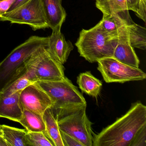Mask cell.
Listing matches in <instances>:
<instances>
[{
    "label": "cell",
    "mask_w": 146,
    "mask_h": 146,
    "mask_svg": "<svg viewBox=\"0 0 146 146\" xmlns=\"http://www.w3.org/2000/svg\"><path fill=\"white\" fill-rule=\"evenodd\" d=\"M0 21L27 25L34 31L49 28L41 0H29L0 16Z\"/></svg>",
    "instance_id": "obj_7"
},
{
    "label": "cell",
    "mask_w": 146,
    "mask_h": 146,
    "mask_svg": "<svg viewBox=\"0 0 146 146\" xmlns=\"http://www.w3.org/2000/svg\"><path fill=\"white\" fill-rule=\"evenodd\" d=\"M118 40L108 35L98 23L90 29L82 30L75 45L80 56L93 63L112 57Z\"/></svg>",
    "instance_id": "obj_2"
},
{
    "label": "cell",
    "mask_w": 146,
    "mask_h": 146,
    "mask_svg": "<svg viewBox=\"0 0 146 146\" xmlns=\"http://www.w3.org/2000/svg\"><path fill=\"white\" fill-rule=\"evenodd\" d=\"M0 1H2V0H0Z\"/></svg>",
    "instance_id": "obj_29"
},
{
    "label": "cell",
    "mask_w": 146,
    "mask_h": 146,
    "mask_svg": "<svg viewBox=\"0 0 146 146\" xmlns=\"http://www.w3.org/2000/svg\"><path fill=\"white\" fill-rule=\"evenodd\" d=\"M0 146H7L5 140L3 136L1 125H0Z\"/></svg>",
    "instance_id": "obj_28"
},
{
    "label": "cell",
    "mask_w": 146,
    "mask_h": 146,
    "mask_svg": "<svg viewBox=\"0 0 146 146\" xmlns=\"http://www.w3.org/2000/svg\"><path fill=\"white\" fill-rule=\"evenodd\" d=\"M129 11L126 10L103 16L99 23L102 29L113 37L118 39L128 37L129 25L134 23Z\"/></svg>",
    "instance_id": "obj_10"
},
{
    "label": "cell",
    "mask_w": 146,
    "mask_h": 146,
    "mask_svg": "<svg viewBox=\"0 0 146 146\" xmlns=\"http://www.w3.org/2000/svg\"><path fill=\"white\" fill-rule=\"evenodd\" d=\"M3 136L7 146H29L26 139L27 131L5 125H1Z\"/></svg>",
    "instance_id": "obj_19"
},
{
    "label": "cell",
    "mask_w": 146,
    "mask_h": 146,
    "mask_svg": "<svg viewBox=\"0 0 146 146\" xmlns=\"http://www.w3.org/2000/svg\"><path fill=\"white\" fill-rule=\"evenodd\" d=\"M128 39L131 46L142 50L146 48V30L135 23L128 28Z\"/></svg>",
    "instance_id": "obj_20"
},
{
    "label": "cell",
    "mask_w": 146,
    "mask_h": 146,
    "mask_svg": "<svg viewBox=\"0 0 146 146\" xmlns=\"http://www.w3.org/2000/svg\"><path fill=\"white\" fill-rule=\"evenodd\" d=\"M48 27L52 31H60L66 13L61 0H41Z\"/></svg>",
    "instance_id": "obj_12"
},
{
    "label": "cell",
    "mask_w": 146,
    "mask_h": 146,
    "mask_svg": "<svg viewBox=\"0 0 146 146\" xmlns=\"http://www.w3.org/2000/svg\"><path fill=\"white\" fill-rule=\"evenodd\" d=\"M77 83L82 92L97 98L102 86L101 81L95 77L90 72L80 73L77 77Z\"/></svg>",
    "instance_id": "obj_17"
},
{
    "label": "cell",
    "mask_w": 146,
    "mask_h": 146,
    "mask_svg": "<svg viewBox=\"0 0 146 146\" xmlns=\"http://www.w3.org/2000/svg\"><path fill=\"white\" fill-rule=\"evenodd\" d=\"M29 1V0H15V1L13 2V4L11 6L8 11H12V10L17 8L18 7L23 5L24 4L26 3Z\"/></svg>",
    "instance_id": "obj_27"
},
{
    "label": "cell",
    "mask_w": 146,
    "mask_h": 146,
    "mask_svg": "<svg viewBox=\"0 0 146 146\" xmlns=\"http://www.w3.org/2000/svg\"><path fill=\"white\" fill-rule=\"evenodd\" d=\"M97 62V69L107 83H124L146 78V73L139 68L123 64L112 57L101 59Z\"/></svg>",
    "instance_id": "obj_8"
},
{
    "label": "cell",
    "mask_w": 146,
    "mask_h": 146,
    "mask_svg": "<svg viewBox=\"0 0 146 146\" xmlns=\"http://www.w3.org/2000/svg\"><path fill=\"white\" fill-rule=\"evenodd\" d=\"M125 4L128 11H132L139 18L146 23V0H125Z\"/></svg>",
    "instance_id": "obj_23"
},
{
    "label": "cell",
    "mask_w": 146,
    "mask_h": 146,
    "mask_svg": "<svg viewBox=\"0 0 146 146\" xmlns=\"http://www.w3.org/2000/svg\"><path fill=\"white\" fill-rule=\"evenodd\" d=\"M61 138L64 146H84V145L74 137L60 131Z\"/></svg>",
    "instance_id": "obj_24"
},
{
    "label": "cell",
    "mask_w": 146,
    "mask_h": 146,
    "mask_svg": "<svg viewBox=\"0 0 146 146\" xmlns=\"http://www.w3.org/2000/svg\"><path fill=\"white\" fill-rule=\"evenodd\" d=\"M146 127L137 136L131 146H146Z\"/></svg>",
    "instance_id": "obj_25"
},
{
    "label": "cell",
    "mask_w": 146,
    "mask_h": 146,
    "mask_svg": "<svg viewBox=\"0 0 146 146\" xmlns=\"http://www.w3.org/2000/svg\"><path fill=\"white\" fill-rule=\"evenodd\" d=\"M112 58L123 64L139 68L140 60L131 45L128 37L118 40Z\"/></svg>",
    "instance_id": "obj_14"
},
{
    "label": "cell",
    "mask_w": 146,
    "mask_h": 146,
    "mask_svg": "<svg viewBox=\"0 0 146 146\" xmlns=\"http://www.w3.org/2000/svg\"><path fill=\"white\" fill-rule=\"evenodd\" d=\"M96 6L102 13L103 16L128 10L125 0H96Z\"/></svg>",
    "instance_id": "obj_21"
},
{
    "label": "cell",
    "mask_w": 146,
    "mask_h": 146,
    "mask_svg": "<svg viewBox=\"0 0 146 146\" xmlns=\"http://www.w3.org/2000/svg\"><path fill=\"white\" fill-rule=\"evenodd\" d=\"M26 137L29 146H54L45 132L27 131Z\"/></svg>",
    "instance_id": "obj_22"
},
{
    "label": "cell",
    "mask_w": 146,
    "mask_h": 146,
    "mask_svg": "<svg viewBox=\"0 0 146 146\" xmlns=\"http://www.w3.org/2000/svg\"><path fill=\"white\" fill-rule=\"evenodd\" d=\"M48 94L52 101L53 111L70 109L87 105L86 100L78 88L69 78L51 82H35Z\"/></svg>",
    "instance_id": "obj_4"
},
{
    "label": "cell",
    "mask_w": 146,
    "mask_h": 146,
    "mask_svg": "<svg viewBox=\"0 0 146 146\" xmlns=\"http://www.w3.org/2000/svg\"><path fill=\"white\" fill-rule=\"evenodd\" d=\"M48 37L33 36L18 46L0 63V91L37 49L47 46Z\"/></svg>",
    "instance_id": "obj_5"
},
{
    "label": "cell",
    "mask_w": 146,
    "mask_h": 146,
    "mask_svg": "<svg viewBox=\"0 0 146 146\" xmlns=\"http://www.w3.org/2000/svg\"><path fill=\"white\" fill-rule=\"evenodd\" d=\"M86 107L87 105H84L66 110L52 111L60 131L74 137L84 146H93L92 123L86 114Z\"/></svg>",
    "instance_id": "obj_3"
},
{
    "label": "cell",
    "mask_w": 146,
    "mask_h": 146,
    "mask_svg": "<svg viewBox=\"0 0 146 146\" xmlns=\"http://www.w3.org/2000/svg\"><path fill=\"white\" fill-rule=\"evenodd\" d=\"M34 83L24 64L17 70L0 93L6 95L11 94L22 91L27 86Z\"/></svg>",
    "instance_id": "obj_15"
},
{
    "label": "cell",
    "mask_w": 146,
    "mask_h": 146,
    "mask_svg": "<svg viewBox=\"0 0 146 146\" xmlns=\"http://www.w3.org/2000/svg\"><path fill=\"white\" fill-rule=\"evenodd\" d=\"M19 123L30 132L46 131L43 115L29 110L23 109V116Z\"/></svg>",
    "instance_id": "obj_18"
},
{
    "label": "cell",
    "mask_w": 146,
    "mask_h": 146,
    "mask_svg": "<svg viewBox=\"0 0 146 146\" xmlns=\"http://www.w3.org/2000/svg\"><path fill=\"white\" fill-rule=\"evenodd\" d=\"M21 91L7 95L0 93V117L19 122L23 111L20 100Z\"/></svg>",
    "instance_id": "obj_13"
},
{
    "label": "cell",
    "mask_w": 146,
    "mask_h": 146,
    "mask_svg": "<svg viewBox=\"0 0 146 146\" xmlns=\"http://www.w3.org/2000/svg\"><path fill=\"white\" fill-rule=\"evenodd\" d=\"M146 127V106L141 101L114 123L94 135L93 146H131L137 136Z\"/></svg>",
    "instance_id": "obj_1"
},
{
    "label": "cell",
    "mask_w": 146,
    "mask_h": 146,
    "mask_svg": "<svg viewBox=\"0 0 146 146\" xmlns=\"http://www.w3.org/2000/svg\"><path fill=\"white\" fill-rule=\"evenodd\" d=\"M46 132L54 146H64L58 121L51 108H48L43 114Z\"/></svg>",
    "instance_id": "obj_16"
},
{
    "label": "cell",
    "mask_w": 146,
    "mask_h": 146,
    "mask_svg": "<svg viewBox=\"0 0 146 146\" xmlns=\"http://www.w3.org/2000/svg\"><path fill=\"white\" fill-rule=\"evenodd\" d=\"M20 100L23 109L42 115L53 105L49 96L36 83L30 84L21 91Z\"/></svg>",
    "instance_id": "obj_9"
},
{
    "label": "cell",
    "mask_w": 146,
    "mask_h": 146,
    "mask_svg": "<svg viewBox=\"0 0 146 146\" xmlns=\"http://www.w3.org/2000/svg\"><path fill=\"white\" fill-rule=\"evenodd\" d=\"M46 48L52 57L63 65L67 61L74 47L71 42L66 40L60 31H52L51 35L48 36Z\"/></svg>",
    "instance_id": "obj_11"
},
{
    "label": "cell",
    "mask_w": 146,
    "mask_h": 146,
    "mask_svg": "<svg viewBox=\"0 0 146 146\" xmlns=\"http://www.w3.org/2000/svg\"><path fill=\"white\" fill-rule=\"evenodd\" d=\"M25 65L35 83L59 81L65 77L63 65L52 57L46 46L37 49Z\"/></svg>",
    "instance_id": "obj_6"
},
{
    "label": "cell",
    "mask_w": 146,
    "mask_h": 146,
    "mask_svg": "<svg viewBox=\"0 0 146 146\" xmlns=\"http://www.w3.org/2000/svg\"><path fill=\"white\" fill-rule=\"evenodd\" d=\"M15 1V0L0 1V16L7 12Z\"/></svg>",
    "instance_id": "obj_26"
}]
</instances>
